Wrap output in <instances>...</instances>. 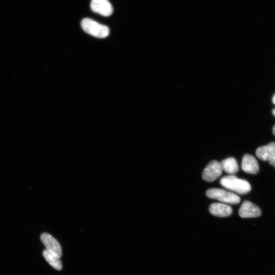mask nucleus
I'll return each mask as SVG.
<instances>
[{"label":"nucleus","instance_id":"15","mask_svg":"<svg viewBox=\"0 0 275 275\" xmlns=\"http://www.w3.org/2000/svg\"><path fill=\"white\" fill-rule=\"evenodd\" d=\"M273 134L275 136V126L273 128Z\"/></svg>","mask_w":275,"mask_h":275},{"label":"nucleus","instance_id":"8","mask_svg":"<svg viewBox=\"0 0 275 275\" xmlns=\"http://www.w3.org/2000/svg\"><path fill=\"white\" fill-rule=\"evenodd\" d=\"M209 211L213 216L219 217H229L233 212L231 207L220 203H212L210 207Z\"/></svg>","mask_w":275,"mask_h":275},{"label":"nucleus","instance_id":"6","mask_svg":"<svg viewBox=\"0 0 275 275\" xmlns=\"http://www.w3.org/2000/svg\"><path fill=\"white\" fill-rule=\"evenodd\" d=\"M90 7L94 13L104 17H109L113 12V8L109 0H91Z\"/></svg>","mask_w":275,"mask_h":275},{"label":"nucleus","instance_id":"12","mask_svg":"<svg viewBox=\"0 0 275 275\" xmlns=\"http://www.w3.org/2000/svg\"><path fill=\"white\" fill-rule=\"evenodd\" d=\"M43 256L46 261L53 268L58 271H61L63 269L62 263L60 258L52 254L46 249L43 251Z\"/></svg>","mask_w":275,"mask_h":275},{"label":"nucleus","instance_id":"9","mask_svg":"<svg viewBox=\"0 0 275 275\" xmlns=\"http://www.w3.org/2000/svg\"><path fill=\"white\" fill-rule=\"evenodd\" d=\"M242 168L247 173L255 174L259 171V165L256 159L252 155H244L242 163Z\"/></svg>","mask_w":275,"mask_h":275},{"label":"nucleus","instance_id":"10","mask_svg":"<svg viewBox=\"0 0 275 275\" xmlns=\"http://www.w3.org/2000/svg\"><path fill=\"white\" fill-rule=\"evenodd\" d=\"M275 153V142L258 148L256 151V156L261 160L269 161Z\"/></svg>","mask_w":275,"mask_h":275},{"label":"nucleus","instance_id":"3","mask_svg":"<svg viewBox=\"0 0 275 275\" xmlns=\"http://www.w3.org/2000/svg\"><path fill=\"white\" fill-rule=\"evenodd\" d=\"M206 194L210 198L217 199L229 204L236 205L241 201V198L238 195L223 189H211L207 190Z\"/></svg>","mask_w":275,"mask_h":275},{"label":"nucleus","instance_id":"7","mask_svg":"<svg viewBox=\"0 0 275 275\" xmlns=\"http://www.w3.org/2000/svg\"><path fill=\"white\" fill-rule=\"evenodd\" d=\"M239 214L243 218H256L261 216V211L254 203L245 201L239 210Z\"/></svg>","mask_w":275,"mask_h":275},{"label":"nucleus","instance_id":"1","mask_svg":"<svg viewBox=\"0 0 275 275\" xmlns=\"http://www.w3.org/2000/svg\"><path fill=\"white\" fill-rule=\"evenodd\" d=\"M220 184L226 189L234 191L239 194H247L251 190V185L248 181L238 178L233 175L222 177Z\"/></svg>","mask_w":275,"mask_h":275},{"label":"nucleus","instance_id":"13","mask_svg":"<svg viewBox=\"0 0 275 275\" xmlns=\"http://www.w3.org/2000/svg\"><path fill=\"white\" fill-rule=\"evenodd\" d=\"M269 163L274 167L275 169V153L273 155V157L269 161Z\"/></svg>","mask_w":275,"mask_h":275},{"label":"nucleus","instance_id":"2","mask_svg":"<svg viewBox=\"0 0 275 275\" xmlns=\"http://www.w3.org/2000/svg\"><path fill=\"white\" fill-rule=\"evenodd\" d=\"M81 26L85 32L99 39L106 38L110 33L108 27L89 18L82 20Z\"/></svg>","mask_w":275,"mask_h":275},{"label":"nucleus","instance_id":"11","mask_svg":"<svg viewBox=\"0 0 275 275\" xmlns=\"http://www.w3.org/2000/svg\"><path fill=\"white\" fill-rule=\"evenodd\" d=\"M222 170L231 175L236 173L239 169L236 160L233 158H229L222 161L221 163Z\"/></svg>","mask_w":275,"mask_h":275},{"label":"nucleus","instance_id":"16","mask_svg":"<svg viewBox=\"0 0 275 275\" xmlns=\"http://www.w3.org/2000/svg\"><path fill=\"white\" fill-rule=\"evenodd\" d=\"M273 114L275 116V109L273 110Z\"/></svg>","mask_w":275,"mask_h":275},{"label":"nucleus","instance_id":"4","mask_svg":"<svg viewBox=\"0 0 275 275\" xmlns=\"http://www.w3.org/2000/svg\"><path fill=\"white\" fill-rule=\"evenodd\" d=\"M220 163L217 161H211L203 171L202 178L207 182H213L222 174Z\"/></svg>","mask_w":275,"mask_h":275},{"label":"nucleus","instance_id":"5","mask_svg":"<svg viewBox=\"0 0 275 275\" xmlns=\"http://www.w3.org/2000/svg\"><path fill=\"white\" fill-rule=\"evenodd\" d=\"M41 240L46 250L60 258L62 257V247L54 237L48 233H43L41 236Z\"/></svg>","mask_w":275,"mask_h":275},{"label":"nucleus","instance_id":"14","mask_svg":"<svg viewBox=\"0 0 275 275\" xmlns=\"http://www.w3.org/2000/svg\"><path fill=\"white\" fill-rule=\"evenodd\" d=\"M272 102H273V104L275 105V94L274 95V97H273V100H272Z\"/></svg>","mask_w":275,"mask_h":275}]
</instances>
